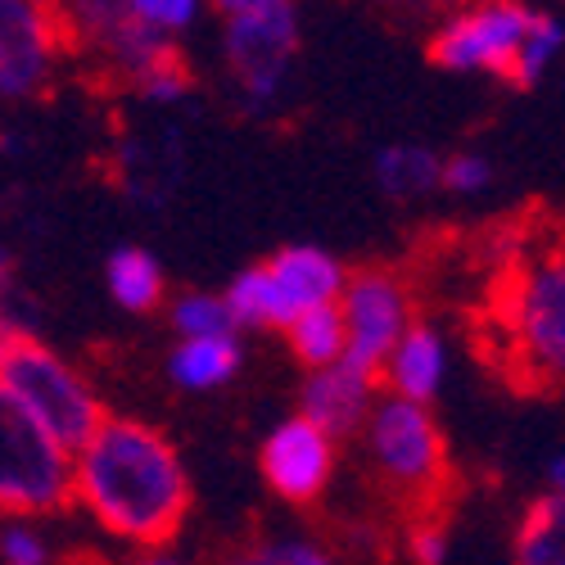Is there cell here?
Returning a JSON list of instances; mask_svg holds the SVG:
<instances>
[{"mask_svg":"<svg viewBox=\"0 0 565 565\" xmlns=\"http://www.w3.org/2000/svg\"><path fill=\"white\" fill-rule=\"evenodd\" d=\"M127 14L163 41H177L209 14V0H122Z\"/></svg>","mask_w":565,"mask_h":565,"instance_id":"24","label":"cell"},{"mask_svg":"<svg viewBox=\"0 0 565 565\" xmlns=\"http://www.w3.org/2000/svg\"><path fill=\"white\" fill-rule=\"evenodd\" d=\"M280 6H295V0H209V10L231 19V14H254V10H280Z\"/></svg>","mask_w":565,"mask_h":565,"instance_id":"29","label":"cell"},{"mask_svg":"<svg viewBox=\"0 0 565 565\" xmlns=\"http://www.w3.org/2000/svg\"><path fill=\"white\" fill-rule=\"evenodd\" d=\"M168 326L177 340H209V335H241L235 321L226 312V299L222 295H209V290H185V295H172L168 303Z\"/></svg>","mask_w":565,"mask_h":565,"instance_id":"22","label":"cell"},{"mask_svg":"<svg viewBox=\"0 0 565 565\" xmlns=\"http://www.w3.org/2000/svg\"><path fill=\"white\" fill-rule=\"evenodd\" d=\"M222 73L231 96L249 114H271L290 96V82L303 51L299 6L254 10L222 19Z\"/></svg>","mask_w":565,"mask_h":565,"instance_id":"8","label":"cell"},{"mask_svg":"<svg viewBox=\"0 0 565 565\" xmlns=\"http://www.w3.org/2000/svg\"><path fill=\"white\" fill-rule=\"evenodd\" d=\"M105 565H200V561L181 556L177 547H154V552H127L122 561H105Z\"/></svg>","mask_w":565,"mask_h":565,"instance_id":"28","label":"cell"},{"mask_svg":"<svg viewBox=\"0 0 565 565\" xmlns=\"http://www.w3.org/2000/svg\"><path fill=\"white\" fill-rule=\"evenodd\" d=\"M375 398H381V381L349 362L335 366H321L303 375V390H299V416L312 420L317 430H326L335 444L353 439L362 430V420L371 416Z\"/></svg>","mask_w":565,"mask_h":565,"instance_id":"13","label":"cell"},{"mask_svg":"<svg viewBox=\"0 0 565 565\" xmlns=\"http://www.w3.org/2000/svg\"><path fill=\"white\" fill-rule=\"evenodd\" d=\"M493 185V159L480 150H457L444 154V177H439V191L457 195V200H476Z\"/></svg>","mask_w":565,"mask_h":565,"instance_id":"26","label":"cell"},{"mask_svg":"<svg viewBox=\"0 0 565 565\" xmlns=\"http://www.w3.org/2000/svg\"><path fill=\"white\" fill-rule=\"evenodd\" d=\"M349 267L321 245H286L245 267L222 290L235 331H286L312 308H331L344 295Z\"/></svg>","mask_w":565,"mask_h":565,"instance_id":"4","label":"cell"},{"mask_svg":"<svg viewBox=\"0 0 565 565\" xmlns=\"http://www.w3.org/2000/svg\"><path fill=\"white\" fill-rule=\"evenodd\" d=\"M448 547H452V534L439 521V511L407 515V534H403V561L407 565H444Z\"/></svg>","mask_w":565,"mask_h":565,"instance_id":"25","label":"cell"},{"mask_svg":"<svg viewBox=\"0 0 565 565\" xmlns=\"http://www.w3.org/2000/svg\"><path fill=\"white\" fill-rule=\"evenodd\" d=\"M73 493V452L41 430L32 412L0 385V521L32 515L55 521L68 511Z\"/></svg>","mask_w":565,"mask_h":565,"instance_id":"7","label":"cell"},{"mask_svg":"<svg viewBox=\"0 0 565 565\" xmlns=\"http://www.w3.org/2000/svg\"><path fill=\"white\" fill-rule=\"evenodd\" d=\"M340 470V444L317 430L312 420H303L299 412L286 416L280 426L267 430V439L258 444V476L267 484V493L286 507H317L335 484Z\"/></svg>","mask_w":565,"mask_h":565,"instance_id":"12","label":"cell"},{"mask_svg":"<svg viewBox=\"0 0 565 565\" xmlns=\"http://www.w3.org/2000/svg\"><path fill=\"white\" fill-rule=\"evenodd\" d=\"M448 381V340L435 321H412L381 366V390L412 403H435Z\"/></svg>","mask_w":565,"mask_h":565,"instance_id":"14","label":"cell"},{"mask_svg":"<svg viewBox=\"0 0 565 565\" xmlns=\"http://www.w3.org/2000/svg\"><path fill=\"white\" fill-rule=\"evenodd\" d=\"M547 493H556V498H565V448L547 461Z\"/></svg>","mask_w":565,"mask_h":565,"instance_id":"30","label":"cell"},{"mask_svg":"<svg viewBox=\"0 0 565 565\" xmlns=\"http://www.w3.org/2000/svg\"><path fill=\"white\" fill-rule=\"evenodd\" d=\"M534 14L539 6L530 0H461L430 28L426 55L452 77H498L511 86Z\"/></svg>","mask_w":565,"mask_h":565,"instance_id":"9","label":"cell"},{"mask_svg":"<svg viewBox=\"0 0 565 565\" xmlns=\"http://www.w3.org/2000/svg\"><path fill=\"white\" fill-rule=\"evenodd\" d=\"M0 385H6L32 412L36 426L51 430L68 452L82 448L109 416L96 381L36 335L6 344V353H0Z\"/></svg>","mask_w":565,"mask_h":565,"instance_id":"5","label":"cell"},{"mask_svg":"<svg viewBox=\"0 0 565 565\" xmlns=\"http://www.w3.org/2000/svg\"><path fill=\"white\" fill-rule=\"evenodd\" d=\"M0 565H82V561L45 521L10 515V521H0Z\"/></svg>","mask_w":565,"mask_h":565,"instance_id":"21","label":"cell"},{"mask_svg":"<svg viewBox=\"0 0 565 565\" xmlns=\"http://www.w3.org/2000/svg\"><path fill=\"white\" fill-rule=\"evenodd\" d=\"M213 565H353L335 543L308 530H276V534H254L245 543L226 547Z\"/></svg>","mask_w":565,"mask_h":565,"instance_id":"18","label":"cell"},{"mask_svg":"<svg viewBox=\"0 0 565 565\" xmlns=\"http://www.w3.org/2000/svg\"><path fill=\"white\" fill-rule=\"evenodd\" d=\"M511 565H565V498H534L511 534Z\"/></svg>","mask_w":565,"mask_h":565,"instance_id":"19","label":"cell"},{"mask_svg":"<svg viewBox=\"0 0 565 565\" xmlns=\"http://www.w3.org/2000/svg\"><path fill=\"white\" fill-rule=\"evenodd\" d=\"M36 335L32 331V303L19 295V280L14 286H0V353H6L10 340Z\"/></svg>","mask_w":565,"mask_h":565,"instance_id":"27","label":"cell"},{"mask_svg":"<svg viewBox=\"0 0 565 565\" xmlns=\"http://www.w3.org/2000/svg\"><path fill=\"white\" fill-rule=\"evenodd\" d=\"M366 470L375 476L398 507H407V515L416 511H439L444 489H448V439L439 416L426 403L412 398H394L381 390L371 416L358 430Z\"/></svg>","mask_w":565,"mask_h":565,"instance_id":"3","label":"cell"},{"mask_svg":"<svg viewBox=\"0 0 565 565\" xmlns=\"http://www.w3.org/2000/svg\"><path fill=\"white\" fill-rule=\"evenodd\" d=\"M68 60L60 0H0V100H36Z\"/></svg>","mask_w":565,"mask_h":565,"instance_id":"11","label":"cell"},{"mask_svg":"<svg viewBox=\"0 0 565 565\" xmlns=\"http://www.w3.org/2000/svg\"><path fill=\"white\" fill-rule=\"evenodd\" d=\"M105 290L109 299L131 312V317H150L168 303V276H163V263L140 249V245H118L109 258H105Z\"/></svg>","mask_w":565,"mask_h":565,"instance_id":"17","label":"cell"},{"mask_svg":"<svg viewBox=\"0 0 565 565\" xmlns=\"http://www.w3.org/2000/svg\"><path fill=\"white\" fill-rule=\"evenodd\" d=\"M371 177L394 204H416V200L439 195L444 154L420 146V140H394V146H385L381 154H375Z\"/></svg>","mask_w":565,"mask_h":565,"instance_id":"16","label":"cell"},{"mask_svg":"<svg viewBox=\"0 0 565 565\" xmlns=\"http://www.w3.org/2000/svg\"><path fill=\"white\" fill-rule=\"evenodd\" d=\"M340 321H344V362L375 375L390 349L403 340V331L416 321V295L394 267H362L349 271L340 295Z\"/></svg>","mask_w":565,"mask_h":565,"instance_id":"10","label":"cell"},{"mask_svg":"<svg viewBox=\"0 0 565 565\" xmlns=\"http://www.w3.org/2000/svg\"><path fill=\"white\" fill-rule=\"evenodd\" d=\"M245 366L241 335H209V340H172L168 349V381L181 394H217Z\"/></svg>","mask_w":565,"mask_h":565,"instance_id":"15","label":"cell"},{"mask_svg":"<svg viewBox=\"0 0 565 565\" xmlns=\"http://www.w3.org/2000/svg\"><path fill=\"white\" fill-rule=\"evenodd\" d=\"M498 321L525 381L565 385V249L534 254L507 276Z\"/></svg>","mask_w":565,"mask_h":565,"instance_id":"6","label":"cell"},{"mask_svg":"<svg viewBox=\"0 0 565 565\" xmlns=\"http://www.w3.org/2000/svg\"><path fill=\"white\" fill-rule=\"evenodd\" d=\"M68 55H86L105 77L150 109H172L191 96V64L181 45L140 28L122 0H60Z\"/></svg>","mask_w":565,"mask_h":565,"instance_id":"2","label":"cell"},{"mask_svg":"<svg viewBox=\"0 0 565 565\" xmlns=\"http://www.w3.org/2000/svg\"><path fill=\"white\" fill-rule=\"evenodd\" d=\"M280 335H286V349H290V358L303 371H321V366L344 362V321H340V308L335 303L303 312Z\"/></svg>","mask_w":565,"mask_h":565,"instance_id":"20","label":"cell"},{"mask_svg":"<svg viewBox=\"0 0 565 565\" xmlns=\"http://www.w3.org/2000/svg\"><path fill=\"white\" fill-rule=\"evenodd\" d=\"M68 507L114 547H177L195 507V484L177 439L140 416H105L96 435L73 448Z\"/></svg>","mask_w":565,"mask_h":565,"instance_id":"1","label":"cell"},{"mask_svg":"<svg viewBox=\"0 0 565 565\" xmlns=\"http://www.w3.org/2000/svg\"><path fill=\"white\" fill-rule=\"evenodd\" d=\"M561 55H565V19L552 14V10H539V14H534V28H530V36H525V51H521V64H515L511 86H515V90L539 86V82L556 68Z\"/></svg>","mask_w":565,"mask_h":565,"instance_id":"23","label":"cell"},{"mask_svg":"<svg viewBox=\"0 0 565 565\" xmlns=\"http://www.w3.org/2000/svg\"><path fill=\"white\" fill-rule=\"evenodd\" d=\"M358 6H375V10H412L420 0H358Z\"/></svg>","mask_w":565,"mask_h":565,"instance_id":"31","label":"cell"}]
</instances>
